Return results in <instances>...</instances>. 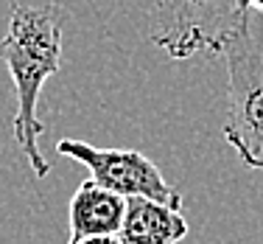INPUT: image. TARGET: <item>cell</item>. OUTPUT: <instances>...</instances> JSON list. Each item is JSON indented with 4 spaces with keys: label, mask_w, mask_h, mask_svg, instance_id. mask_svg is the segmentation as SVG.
I'll list each match as a JSON object with an SVG mask.
<instances>
[{
    "label": "cell",
    "mask_w": 263,
    "mask_h": 244,
    "mask_svg": "<svg viewBox=\"0 0 263 244\" xmlns=\"http://www.w3.org/2000/svg\"><path fill=\"white\" fill-rule=\"evenodd\" d=\"M67 26V9L62 0H14L9 31L0 40V59L9 67L17 90V112L11 129L36 177H48L51 166L40 152V135L45 132L36 118L42 84L62 67V31Z\"/></svg>",
    "instance_id": "6da1fadb"
},
{
    "label": "cell",
    "mask_w": 263,
    "mask_h": 244,
    "mask_svg": "<svg viewBox=\"0 0 263 244\" xmlns=\"http://www.w3.org/2000/svg\"><path fill=\"white\" fill-rule=\"evenodd\" d=\"M221 56L227 62L224 137L247 168H263V11L247 9Z\"/></svg>",
    "instance_id": "7a4b0ae2"
},
{
    "label": "cell",
    "mask_w": 263,
    "mask_h": 244,
    "mask_svg": "<svg viewBox=\"0 0 263 244\" xmlns=\"http://www.w3.org/2000/svg\"><path fill=\"white\" fill-rule=\"evenodd\" d=\"M247 9L243 0H154L152 42L171 59L221 56Z\"/></svg>",
    "instance_id": "3957f363"
},
{
    "label": "cell",
    "mask_w": 263,
    "mask_h": 244,
    "mask_svg": "<svg viewBox=\"0 0 263 244\" xmlns=\"http://www.w3.org/2000/svg\"><path fill=\"white\" fill-rule=\"evenodd\" d=\"M56 152L65 158L79 160L81 166L90 168L92 180L101 183L104 188L121 194V197H148L157 202L168 205H182L179 191L160 174L146 154L135 152V149H98L84 141H70L62 137L56 143Z\"/></svg>",
    "instance_id": "277c9868"
},
{
    "label": "cell",
    "mask_w": 263,
    "mask_h": 244,
    "mask_svg": "<svg viewBox=\"0 0 263 244\" xmlns=\"http://www.w3.org/2000/svg\"><path fill=\"white\" fill-rule=\"evenodd\" d=\"M123 244H177L187 236L182 205L157 202L148 197H129L121 230Z\"/></svg>",
    "instance_id": "5b68a950"
},
{
    "label": "cell",
    "mask_w": 263,
    "mask_h": 244,
    "mask_svg": "<svg viewBox=\"0 0 263 244\" xmlns=\"http://www.w3.org/2000/svg\"><path fill=\"white\" fill-rule=\"evenodd\" d=\"M126 214V197L104 188L96 180H87L70 199V241L87 236L118 233Z\"/></svg>",
    "instance_id": "8992f818"
},
{
    "label": "cell",
    "mask_w": 263,
    "mask_h": 244,
    "mask_svg": "<svg viewBox=\"0 0 263 244\" xmlns=\"http://www.w3.org/2000/svg\"><path fill=\"white\" fill-rule=\"evenodd\" d=\"M67 244H123L118 233H106V236H87V239H76Z\"/></svg>",
    "instance_id": "52a82bcc"
},
{
    "label": "cell",
    "mask_w": 263,
    "mask_h": 244,
    "mask_svg": "<svg viewBox=\"0 0 263 244\" xmlns=\"http://www.w3.org/2000/svg\"><path fill=\"white\" fill-rule=\"evenodd\" d=\"M243 3H247L249 9H258V11H263V0H243Z\"/></svg>",
    "instance_id": "ba28073f"
},
{
    "label": "cell",
    "mask_w": 263,
    "mask_h": 244,
    "mask_svg": "<svg viewBox=\"0 0 263 244\" xmlns=\"http://www.w3.org/2000/svg\"><path fill=\"white\" fill-rule=\"evenodd\" d=\"M9 3H14V0H9Z\"/></svg>",
    "instance_id": "9c48e42d"
}]
</instances>
